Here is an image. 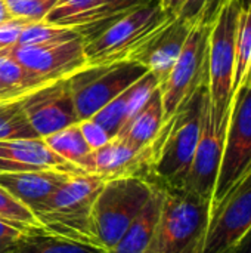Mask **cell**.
Masks as SVG:
<instances>
[{
  "label": "cell",
  "mask_w": 251,
  "mask_h": 253,
  "mask_svg": "<svg viewBox=\"0 0 251 253\" xmlns=\"http://www.w3.org/2000/svg\"><path fill=\"white\" fill-rule=\"evenodd\" d=\"M28 24H34V22H30V21L21 19V18H12L3 24H0V52L7 47L15 46L21 31Z\"/></svg>",
  "instance_id": "cell-32"
},
{
  "label": "cell",
  "mask_w": 251,
  "mask_h": 253,
  "mask_svg": "<svg viewBox=\"0 0 251 253\" xmlns=\"http://www.w3.org/2000/svg\"><path fill=\"white\" fill-rule=\"evenodd\" d=\"M191 28V24L175 18L157 37L152 39L135 61L145 65L148 71L158 79L160 84H163L175 67Z\"/></svg>",
  "instance_id": "cell-16"
},
{
  "label": "cell",
  "mask_w": 251,
  "mask_h": 253,
  "mask_svg": "<svg viewBox=\"0 0 251 253\" xmlns=\"http://www.w3.org/2000/svg\"><path fill=\"white\" fill-rule=\"evenodd\" d=\"M247 86H250L251 87V68H250V73H249V79H247V83H246Z\"/></svg>",
  "instance_id": "cell-38"
},
{
  "label": "cell",
  "mask_w": 251,
  "mask_h": 253,
  "mask_svg": "<svg viewBox=\"0 0 251 253\" xmlns=\"http://www.w3.org/2000/svg\"><path fill=\"white\" fill-rule=\"evenodd\" d=\"M13 18L30 22H43L58 0H4Z\"/></svg>",
  "instance_id": "cell-30"
},
{
  "label": "cell",
  "mask_w": 251,
  "mask_h": 253,
  "mask_svg": "<svg viewBox=\"0 0 251 253\" xmlns=\"http://www.w3.org/2000/svg\"><path fill=\"white\" fill-rule=\"evenodd\" d=\"M71 176L75 175L52 169L0 173V187L30 208L34 213V211L49 200L52 194Z\"/></svg>",
  "instance_id": "cell-17"
},
{
  "label": "cell",
  "mask_w": 251,
  "mask_h": 253,
  "mask_svg": "<svg viewBox=\"0 0 251 253\" xmlns=\"http://www.w3.org/2000/svg\"><path fill=\"white\" fill-rule=\"evenodd\" d=\"M251 68V4L241 7L235 39L234 96L246 86Z\"/></svg>",
  "instance_id": "cell-21"
},
{
  "label": "cell",
  "mask_w": 251,
  "mask_h": 253,
  "mask_svg": "<svg viewBox=\"0 0 251 253\" xmlns=\"http://www.w3.org/2000/svg\"><path fill=\"white\" fill-rule=\"evenodd\" d=\"M149 0H102L101 6L96 7L89 18L86 19L83 27H78L81 31V36H89L108 24L109 21L148 3Z\"/></svg>",
  "instance_id": "cell-27"
},
{
  "label": "cell",
  "mask_w": 251,
  "mask_h": 253,
  "mask_svg": "<svg viewBox=\"0 0 251 253\" xmlns=\"http://www.w3.org/2000/svg\"><path fill=\"white\" fill-rule=\"evenodd\" d=\"M101 3L102 0H58L43 22L56 27H83Z\"/></svg>",
  "instance_id": "cell-25"
},
{
  "label": "cell",
  "mask_w": 251,
  "mask_h": 253,
  "mask_svg": "<svg viewBox=\"0 0 251 253\" xmlns=\"http://www.w3.org/2000/svg\"><path fill=\"white\" fill-rule=\"evenodd\" d=\"M61 170L71 175H83L77 166L55 154L41 138L0 141V173L30 170Z\"/></svg>",
  "instance_id": "cell-15"
},
{
  "label": "cell",
  "mask_w": 251,
  "mask_h": 253,
  "mask_svg": "<svg viewBox=\"0 0 251 253\" xmlns=\"http://www.w3.org/2000/svg\"><path fill=\"white\" fill-rule=\"evenodd\" d=\"M251 169V87L244 86L232 101L222 163L212 200V212Z\"/></svg>",
  "instance_id": "cell-9"
},
{
  "label": "cell",
  "mask_w": 251,
  "mask_h": 253,
  "mask_svg": "<svg viewBox=\"0 0 251 253\" xmlns=\"http://www.w3.org/2000/svg\"><path fill=\"white\" fill-rule=\"evenodd\" d=\"M0 221L22 231L24 234L43 233L33 211L1 187H0Z\"/></svg>",
  "instance_id": "cell-26"
},
{
  "label": "cell",
  "mask_w": 251,
  "mask_h": 253,
  "mask_svg": "<svg viewBox=\"0 0 251 253\" xmlns=\"http://www.w3.org/2000/svg\"><path fill=\"white\" fill-rule=\"evenodd\" d=\"M238 0H222L212 18L209 36V101L212 119L219 129H226L234 101L235 73V39Z\"/></svg>",
  "instance_id": "cell-5"
},
{
  "label": "cell",
  "mask_w": 251,
  "mask_h": 253,
  "mask_svg": "<svg viewBox=\"0 0 251 253\" xmlns=\"http://www.w3.org/2000/svg\"><path fill=\"white\" fill-rule=\"evenodd\" d=\"M104 184L99 176L90 173L71 176L34 211L41 231L70 242L96 246L92 212Z\"/></svg>",
  "instance_id": "cell-3"
},
{
  "label": "cell",
  "mask_w": 251,
  "mask_h": 253,
  "mask_svg": "<svg viewBox=\"0 0 251 253\" xmlns=\"http://www.w3.org/2000/svg\"><path fill=\"white\" fill-rule=\"evenodd\" d=\"M164 126V110L160 87L154 90L142 110L115 136L135 150H142L152 144Z\"/></svg>",
  "instance_id": "cell-19"
},
{
  "label": "cell",
  "mask_w": 251,
  "mask_h": 253,
  "mask_svg": "<svg viewBox=\"0 0 251 253\" xmlns=\"http://www.w3.org/2000/svg\"><path fill=\"white\" fill-rule=\"evenodd\" d=\"M222 0H169L167 10L191 25L201 19L213 18L219 3Z\"/></svg>",
  "instance_id": "cell-29"
},
{
  "label": "cell",
  "mask_w": 251,
  "mask_h": 253,
  "mask_svg": "<svg viewBox=\"0 0 251 253\" xmlns=\"http://www.w3.org/2000/svg\"><path fill=\"white\" fill-rule=\"evenodd\" d=\"M173 19L175 16L160 0H149L109 21L95 33L83 37L87 67L135 61Z\"/></svg>",
  "instance_id": "cell-2"
},
{
  "label": "cell",
  "mask_w": 251,
  "mask_h": 253,
  "mask_svg": "<svg viewBox=\"0 0 251 253\" xmlns=\"http://www.w3.org/2000/svg\"><path fill=\"white\" fill-rule=\"evenodd\" d=\"M10 253H105L96 246L70 242L44 233L24 234Z\"/></svg>",
  "instance_id": "cell-20"
},
{
  "label": "cell",
  "mask_w": 251,
  "mask_h": 253,
  "mask_svg": "<svg viewBox=\"0 0 251 253\" xmlns=\"http://www.w3.org/2000/svg\"><path fill=\"white\" fill-rule=\"evenodd\" d=\"M21 99L0 104V141L38 138L25 116Z\"/></svg>",
  "instance_id": "cell-24"
},
{
  "label": "cell",
  "mask_w": 251,
  "mask_h": 253,
  "mask_svg": "<svg viewBox=\"0 0 251 253\" xmlns=\"http://www.w3.org/2000/svg\"><path fill=\"white\" fill-rule=\"evenodd\" d=\"M25 95H27V93H24V92H21V90L7 87V86L3 84L1 80H0V104H1V102H6V101L21 99V98H24Z\"/></svg>",
  "instance_id": "cell-34"
},
{
  "label": "cell",
  "mask_w": 251,
  "mask_h": 253,
  "mask_svg": "<svg viewBox=\"0 0 251 253\" xmlns=\"http://www.w3.org/2000/svg\"><path fill=\"white\" fill-rule=\"evenodd\" d=\"M154 159V142L142 150H135L112 138L104 147L90 151L80 169L84 173L96 175L104 182L123 178H143L149 179V169Z\"/></svg>",
  "instance_id": "cell-13"
},
{
  "label": "cell",
  "mask_w": 251,
  "mask_h": 253,
  "mask_svg": "<svg viewBox=\"0 0 251 253\" xmlns=\"http://www.w3.org/2000/svg\"><path fill=\"white\" fill-rule=\"evenodd\" d=\"M146 73L148 68L136 61H120L86 67L70 76L78 120L92 119L101 108L121 95Z\"/></svg>",
  "instance_id": "cell-7"
},
{
  "label": "cell",
  "mask_w": 251,
  "mask_h": 253,
  "mask_svg": "<svg viewBox=\"0 0 251 253\" xmlns=\"http://www.w3.org/2000/svg\"><path fill=\"white\" fill-rule=\"evenodd\" d=\"M160 1H161V4L167 9V3H169V0H160Z\"/></svg>",
  "instance_id": "cell-39"
},
{
  "label": "cell",
  "mask_w": 251,
  "mask_h": 253,
  "mask_svg": "<svg viewBox=\"0 0 251 253\" xmlns=\"http://www.w3.org/2000/svg\"><path fill=\"white\" fill-rule=\"evenodd\" d=\"M164 191L155 185V191L136 219L130 224L118 243L105 253H146L160 219Z\"/></svg>",
  "instance_id": "cell-18"
},
{
  "label": "cell",
  "mask_w": 251,
  "mask_h": 253,
  "mask_svg": "<svg viewBox=\"0 0 251 253\" xmlns=\"http://www.w3.org/2000/svg\"><path fill=\"white\" fill-rule=\"evenodd\" d=\"M0 53L13 58L28 71L47 83L70 77L87 67L83 37L61 44L12 46Z\"/></svg>",
  "instance_id": "cell-12"
},
{
  "label": "cell",
  "mask_w": 251,
  "mask_h": 253,
  "mask_svg": "<svg viewBox=\"0 0 251 253\" xmlns=\"http://www.w3.org/2000/svg\"><path fill=\"white\" fill-rule=\"evenodd\" d=\"M240 3H241V6L243 7H246V6H250L251 4V0H238Z\"/></svg>",
  "instance_id": "cell-37"
},
{
  "label": "cell",
  "mask_w": 251,
  "mask_h": 253,
  "mask_svg": "<svg viewBox=\"0 0 251 253\" xmlns=\"http://www.w3.org/2000/svg\"><path fill=\"white\" fill-rule=\"evenodd\" d=\"M207 98L209 90L204 84L164 122L154 141V159L148 179L151 184L160 188L183 187L201 136Z\"/></svg>",
  "instance_id": "cell-1"
},
{
  "label": "cell",
  "mask_w": 251,
  "mask_h": 253,
  "mask_svg": "<svg viewBox=\"0 0 251 253\" xmlns=\"http://www.w3.org/2000/svg\"><path fill=\"white\" fill-rule=\"evenodd\" d=\"M78 126H80V130H81V135H83L86 144L89 145V148L92 151L104 147L105 144H108L111 141V136L92 119L78 122Z\"/></svg>",
  "instance_id": "cell-31"
},
{
  "label": "cell",
  "mask_w": 251,
  "mask_h": 253,
  "mask_svg": "<svg viewBox=\"0 0 251 253\" xmlns=\"http://www.w3.org/2000/svg\"><path fill=\"white\" fill-rule=\"evenodd\" d=\"M210 25L212 18L201 19L192 25L175 67L164 83L160 84L164 122H167L195 90L207 84Z\"/></svg>",
  "instance_id": "cell-8"
},
{
  "label": "cell",
  "mask_w": 251,
  "mask_h": 253,
  "mask_svg": "<svg viewBox=\"0 0 251 253\" xmlns=\"http://www.w3.org/2000/svg\"><path fill=\"white\" fill-rule=\"evenodd\" d=\"M25 116L38 138H46L78 123L70 77L49 82L22 99Z\"/></svg>",
  "instance_id": "cell-11"
},
{
  "label": "cell",
  "mask_w": 251,
  "mask_h": 253,
  "mask_svg": "<svg viewBox=\"0 0 251 253\" xmlns=\"http://www.w3.org/2000/svg\"><path fill=\"white\" fill-rule=\"evenodd\" d=\"M251 228V169L212 212L200 253H226Z\"/></svg>",
  "instance_id": "cell-10"
},
{
  "label": "cell",
  "mask_w": 251,
  "mask_h": 253,
  "mask_svg": "<svg viewBox=\"0 0 251 253\" xmlns=\"http://www.w3.org/2000/svg\"><path fill=\"white\" fill-rule=\"evenodd\" d=\"M226 253H251V228L246 233V236Z\"/></svg>",
  "instance_id": "cell-35"
},
{
  "label": "cell",
  "mask_w": 251,
  "mask_h": 253,
  "mask_svg": "<svg viewBox=\"0 0 251 253\" xmlns=\"http://www.w3.org/2000/svg\"><path fill=\"white\" fill-rule=\"evenodd\" d=\"M155 191V185L143 178H123L104 184L92 212L96 246L108 252L136 219Z\"/></svg>",
  "instance_id": "cell-6"
},
{
  "label": "cell",
  "mask_w": 251,
  "mask_h": 253,
  "mask_svg": "<svg viewBox=\"0 0 251 253\" xmlns=\"http://www.w3.org/2000/svg\"><path fill=\"white\" fill-rule=\"evenodd\" d=\"M43 141L55 154H58L68 163L77 166L78 169L83 160L86 159V156L92 151L81 135L78 123L68 126L59 132H55L43 138Z\"/></svg>",
  "instance_id": "cell-22"
},
{
  "label": "cell",
  "mask_w": 251,
  "mask_h": 253,
  "mask_svg": "<svg viewBox=\"0 0 251 253\" xmlns=\"http://www.w3.org/2000/svg\"><path fill=\"white\" fill-rule=\"evenodd\" d=\"M24 233L0 221V253H10L22 239Z\"/></svg>",
  "instance_id": "cell-33"
},
{
  "label": "cell",
  "mask_w": 251,
  "mask_h": 253,
  "mask_svg": "<svg viewBox=\"0 0 251 253\" xmlns=\"http://www.w3.org/2000/svg\"><path fill=\"white\" fill-rule=\"evenodd\" d=\"M12 18H13V16L10 15L9 9H7V6H6V1H4V0H0V24L9 21V19H12Z\"/></svg>",
  "instance_id": "cell-36"
},
{
  "label": "cell",
  "mask_w": 251,
  "mask_h": 253,
  "mask_svg": "<svg viewBox=\"0 0 251 253\" xmlns=\"http://www.w3.org/2000/svg\"><path fill=\"white\" fill-rule=\"evenodd\" d=\"M78 37H83L78 27H56L44 22H34L24 27L15 46L61 44Z\"/></svg>",
  "instance_id": "cell-23"
},
{
  "label": "cell",
  "mask_w": 251,
  "mask_h": 253,
  "mask_svg": "<svg viewBox=\"0 0 251 253\" xmlns=\"http://www.w3.org/2000/svg\"><path fill=\"white\" fill-rule=\"evenodd\" d=\"M226 129L216 127L212 113H210V101L207 98L204 117H203V127L201 136L185 179L182 188L204 197L207 200H213L219 169L222 163L223 154V144H225Z\"/></svg>",
  "instance_id": "cell-14"
},
{
  "label": "cell",
  "mask_w": 251,
  "mask_h": 253,
  "mask_svg": "<svg viewBox=\"0 0 251 253\" xmlns=\"http://www.w3.org/2000/svg\"><path fill=\"white\" fill-rule=\"evenodd\" d=\"M163 191L160 219L146 253H200L212 219V200L185 188Z\"/></svg>",
  "instance_id": "cell-4"
},
{
  "label": "cell",
  "mask_w": 251,
  "mask_h": 253,
  "mask_svg": "<svg viewBox=\"0 0 251 253\" xmlns=\"http://www.w3.org/2000/svg\"><path fill=\"white\" fill-rule=\"evenodd\" d=\"M0 80L7 87L21 90L27 95L34 89L47 83L40 77H37L36 74H33L31 71H28L13 58L1 53H0Z\"/></svg>",
  "instance_id": "cell-28"
}]
</instances>
